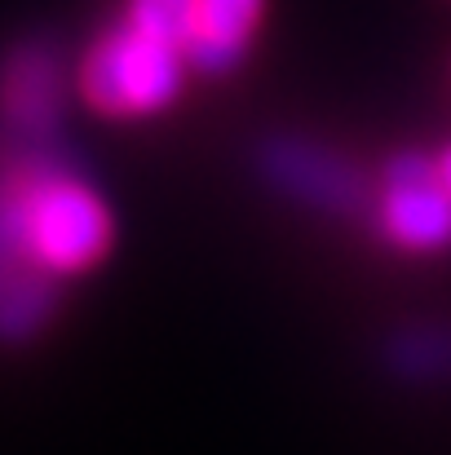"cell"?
I'll return each mask as SVG.
<instances>
[{
  "label": "cell",
  "mask_w": 451,
  "mask_h": 455,
  "mask_svg": "<svg viewBox=\"0 0 451 455\" xmlns=\"http://www.w3.org/2000/svg\"><path fill=\"white\" fill-rule=\"evenodd\" d=\"M4 181L13 190L27 248L40 261V270H49L53 279L89 270L111 248L107 204L93 195V186H85L53 159L27 155L4 172Z\"/></svg>",
  "instance_id": "cell-1"
},
{
  "label": "cell",
  "mask_w": 451,
  "mask_h": 455,
  "mask_svg": "<svg viewBox=\"0 0 451 455\" xmlns=\"http://www.w3.org/2000/svg\"><path fill=\"white\" fill-rule=\"evenodd\" d=\"M186 49L120 22L93 40L80 67V93L102 116H155L181 93Z\"/></svg>",
  "instance_id": "cell-2"
},
{
  "label": "cell",
  "mask_w": 451,
  "mask_h": 455,
  "mask_svg": "<svg viewBox=\"0 0 451 455\" xmlns=\"http://www.w3.org/2000/svg\"><path fill=\"white\" fill-rule=\"evenodd\" d=\"M257 168L270 190H279L284 199H297L305 208H318L332 217H354L367 208V177L350 159L323 151L310 138H270L257 151Z\"/></svg>",
  "instance_id": "cell-3"
},
{
  "label": "cell",
  "mask_w": 451,
  "mask_h": 455,
  "mask_svg": "<svg viewBox=\"0 0 451 455\" xmlns=\"http://www.w3.org/2000/svg\"><path fill=\"white\" fill-rule=\"evenodd\" d=\"M381 230L412 252L451 243V190L439 159L421 151L394 155L381 172Z\"/></svg>",
  "instance_id": "cell-4"
},
{
  "label": "cell",
  "mask_w": 451,
  "mask_h": 455,
  "mask_svg": "<svg viewBox=\"0 0 451 455\" xmlns=\"http://www.w3.org/2000/svg\"><path fill=\"white\" fill-rule=\"evenodd\" d=\"M53 305H58L53 275L40 270V261L31 257L13 190L0 177V340L4 345L31 340L53 318Z\"/></svg>",
  "instance_id": "cell-5"
},
{
  "label": "cell",
  "mask_w": 451,
  "mask_h": 455,
  "mask_svg": "<svg viewBox=\"0 0 451 455\" xmlns=\"http://www.w3.org/2000/svg\"><path fill=\"white\" fill-rule=\"evenodd\" d=\"M62 107L58 53L49 44H22L9 53L0 76V111L22 138H44Z\"/></svg>",
  "instance_id": "cell-6"
},
{
  "label": "cell",
  "mask_w": 451,
  "mask_h": 455,
  "mask_svg": "<svg viewBox=\"0 0 451 455\" xmlns=\"http://www.w3.org/2000/svg\"><path fill=\"white\" fill-rule=\"evenodd\" d=\"M257 22H262V0H195L186 62L204 76L235 71L253 44Z\"/></svg>",
  "instance_id": "cell-7"
},
{
  "label": "cell",
  "mask_w": 451,
  "mask_h": 455,
  "mask_svg": "<svg viewBox=\"0 0 451 455\" xmlns=\"http://www.w3.org/2000/svg\"><path fill=\"white\" fill-rule=\"evenodd\" d=\"M381 363L403 385H439V380H451V327H443V323L399 327L385 340Z\"/></svg>",
  "instance_id": "cell-8"
},
{
  "label": "cell",
  "mask_w": 451,
  "mask_h": 455,
  "mask_svg": "<svg viewBox=\"0 0 451 455\" xmlns=\"http://www.w3.org/2000/svg\"><path fill=\"white\" fill-rule=\"evenodd\" d=\"M190 18H195V0H129V18L138 31H147L155 40L181 44L190 36Z\"/></svg>",
  "instance_id": "cell-9"
},
{
  "label": "cell",
  "mask_w": 451,
  "mask_h": 455,
  "mask_svg": "<svg viewBox=\"0 0 451 455\" xmlns=\"http://www.w3.org/2000/svg\"><path fill=\"white\" fill-rule=\"evenodd\" d=\"M439 168H443V181H447V190H451V147L439 155Z\"/></svg>",
  "instance_id": "cell-10"
}]
</instances>
